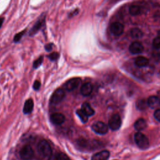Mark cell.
Wrapping results in <instances>:
<instances>
[{
  "label": "cell",
  "instance_id": "cell-1",
  "mask_svg": "<svg viewBox=\"0 0 160 160\" xmlns=\"http://www.w3.org/2000/svg\"><path fill=\"white\" fill-rule=\"evenodd\" d=\"M46 25V15L44 14H42L33 24L32 28L28 32V34L29 36L32 37L35 36L39 31L42 30L43 28Z\"/></svg>",
  "mask_w": 160,
  "mask_h": 160
},
{
  "label": "cell",
  "instance_id": "cell-2",
  "mask_svg": "<svg viewBox=\"0 0 160 160\" xmlns=\"http://www.w3.org/2000/svg\"><path fill=\"white\" fill-rule=\"evenodd\" d=\"M134 141L137 146L141 149H145L149 147V142L148 138L140 131L134 134Z\"/></svg>",
  "mask_w": 160,
  "mask_h": 160
},
{
  "label": "cell",
  "instance_id": "cell-3",
  "mask_svg": "<svg viewBox=\"0 0 160 160\" xmlns=\"http://www.w3.org/2000/svg\"><path fill=\"white\" fill-rule=\"evenodd\" d=\"M38 149L39 153L44 157H49L52 154V149L49 143L45 139L41 140L38 144Z\"/></svg>",
  "mask_w": 160,
  "mask_h": 160
},
{
  "label": "cell",
  "instance_id": "cell-4",
  "mask_svg": "<svg viewBox=\"0 0 160 160\" xmlns=\"http://www.w3.org/2000/svg\"><path fill=\"white\" fill-rule=\"evenodd\" d=\"M81 79L79 78H72L68 80L63 87L64 89L68 91H71L76 89L81 84Z\"/></svg>",
  "mask_w": 160,
  "mask_h": 160
},
{
  "label": "cell",
  "instance_id": "cell-5",
  "mask_svg": "<svg viewBox=\"0 0 160 160\" xmlns=\"http://www.w3.org/2000/svg\"><path fill=\"white\" fill-rule=\"evenodd\" d=\"M34 155V151L30 145L24 146L19 151V156L23 160H30Z\"/></svg>",
  "mask_w": 160,
  "mask_h": 160
},
{
  "label": "cell",
  "instance_id": "cell-6",
  "mask_svg": "<svg viewBox=\"0 0 160 160\" xmlns=\"http://www.w3.org/2000/svg\"><path fill=\"white\" fill-rule=\"evenodd\" d=\"M65 96V92L62 88H59L56 89L52 94L50 102L52 104H58L61 102Z\"/></svg>",
  "mask_w": 160,
  "mask_h": 160
},
{
  "label": "cell",
  "instance_id": "cell-7",
  "mask_svg": "<svg viewBox=\"0 0 160 160\" xmlns=\"http://www.w3.org/2000/svg\"><path fill=\"white\" fill-rule=\"evenodd\" d=\"M109 127L113 131L118 130L121 126V119L119 114H113L109 120Z\"/></svg>",
  "mask_w": 160,
  "mask_h": 160
},
{
  "label": "cell",
  "instance_id": "cell-8",
  "mask_svg": "<svg viewBox=\"0 0 160 160\" xmlns=\"http://www.w3.org/2000/svg\"><path fill=\"white\" fill-rule=\"evenodd\" d=\"M92 129L97 134H105L108 131V127L103 122L97 121L92 125Z\"/></svg>",
  "mask_w": 160,
  "mask_h": 160
},
{
  "label": "cell",
  "instance_id": "cell-9",
  "mask_svg": "<svg viewBox=\"0 0 160 160\" xmlns=\"http://www.w3.org/2000/svg\"><path fill=\"white\" fill-rule=\"evenodd\" d=\"M110 31L115 36H119L124 31V26L119 22H112L110 25Z\"/></svg>",
  "mask_w": 160,
  "mask_h": 160
},
{
  "label": "cell",
  "instance_id": "cell-10",
  "mask_svg": "<svg viewBox=\"0 0 160 160\" xmlns=\"http://www.w3.org/2000/svg\"><path fill=\"white\" fill-rule=\"evenodd\" d=\"M143 49L144 47L142 44L139 41L132 42L129 47V50L130 52L133 54H140L143 51Z\"/></svg>",
  "mask_w": 160,
  "mask_h": 160
},
{
  "label": "cell",
  "instance_id": "cell-11",
  "mask_svg": "<svg viewBox=\"0 0 160 160\" xmlns=\"http://www.w3.org/2000/svg\"><path fill=\"white\" fill-rule=\"evenodd\" d=\"M51 122L56 125H61L65 121V116L61 113H54L50 117Z\"/></svg>",
  "mask_w": 160,
  "mask_h": 160
},
{
  "label": "cell",
  "instance_id": "cell-12",
  "mask_svg": "<svg viewBox=\"0 0 160 160\" xmlns=\"http://www.w3.org/2000/svg\"><path fill=\"white\" fill-rule=\"evenodd\" d=\"M110 153L107 150H102L94 154L91 160H108L109 157Z\"/></svg>",
  "mask_w": 160,
  "mask_h": 160
},
{
  "label": "cell",
  "instance_id": "cell-13",
  "mask_svg": "<svg viewBox=\"0 0 160 160\" xmlns=\"http://www.w3.org/2000/svg\"><path fill=\"white\" fill-rule=\"evenodd\" d=\"M92 90V86L91 83L86 82L81 88V93L84 96H88L91 94Z\"/></svg>",
  "mask_w": 160,
  "mask_h": 160
},
{
  "label": "cell",
  "instance_id": "cell-14",
  "mask_svg": "<svg viewBox=\"0 0 160 160\" xmlns=\"http://www.w3.org/2000/svg\"><path fill=\"white\" fill-rule=\"evenodd\" d=\"M135 64L139 68L146 67L149 64V60L144 56H138L135 59Z\"/></svg>",
  "mask_w": 160,
  "mask_h": 160
},
{
  "label": "cell",
  "instance_id": "cell-15",
  "mask_svg": "<svg viewBox=\"0 0 160 160\" xmlns=\"http://www.w3.org/2000/svg\"><path fill=\"white\" fill-rule=\"evenodd\" d=\"M33 108H34L33 100L32 99H28V100L26 101L24 103V108H23V112L26 114H30L32 111Z\"/></svg>",
  "mask_w": 160,
  "mask_h": 160
},
{
  "label": "cell",
  "instance_id": "cell-16",
  "mask_svg": "<svg viewBox=\"0 0 160 160\" xmlns=\"http://www.w3.org/2000/svg\"><path fill=\"white\" fill-rule=\"evenodd\" d=\"M159 102H160V101L159 98L155 96H151L148 99V106L152 109L156 108L159 105Z\"/></svg>",
  "mask_w": 160,
  "mask_h": 160
},
{
  "label": "cell",
  "instance_id": "cell-17",
  "mask_svg": "<svg viewBox=\"0 0 160 160\" xmlns=\"http://www.w3.org/2000/svg\"><path fill=\"white\" fill-rule=\"evenodd\" d=\"M81 109L88 116H91L94 115V110L92 108L91 105L87 102H84L82 106H81Z\"/></svg>",
  "mask_w": 160,
  "mask_h": 160
},
{
  "label": "cell",
  "instance_id": "cell-18",
  "mask_svg": "<svg viewBox=\"0 0 160 160\" xmlns=\"http://www.w3.org/2000/svg\"><path fill=\"white\" fill-rule=\"evenodd\" d=\"M146 127V122L142 118H139L134 123V128L138 131H141L144 129Z\"/></svg>",
  "mask_w": 160,
  "mask_h": 160
},
{
  "label": "cell",
  "instance_id": "cell-19",
  "mask_svg": "<svg viewBox=\"0 0 160 160\" xmlns=\"http://www.w3.org/2000/svg\"><path fill=\"white\" fill-rule=\"evenodd\" d=\"M141 8L139 6L136 4L131 5L129 7V13L132 16H137L141 13Z\"/></svg>",
  "mask_w": 160,
  "mask_h": 160
},
{
  "label": "cell",
  "instance_id": "cell-20",
  "mask_svg": "<svg viewBox=\"0 0 160 160\" xmlns=\"http://www.w3.org/2000/svg\"><path fill=\"white\" fill-rule=\"evenodd\" d=\"M148 106V100L146 101L144 99H139L136 102V107L139 110H144V109H146L147 108Z\"/></svg>",
  "mask_w": 160,
  "mask_h": 160
},
{
  "label": "cell",
  "instance_id": "cell-21",
  "mask_svg": "<svg viewBox=\"0 0 160 160\" xmlns=\"http://www.w3.org/2000/svg\"><path fill=\"white\" fill-rule=\"evenodd\" d=\"M130 34H131V36L133 38H136V39L140 38L143 35V33H142V31L139 28H132L131 30Z\"/></svg>",
  "mask_w": 160,
  "mask_h": 160
},
{
  "label": "cell",
  "instance_id": "cell-22",
  "mask_svg": "<svg viewBox=\"0 0 160 160\" xmlns=\"http://www.w3.org/2000/svg\"><path fill=\"white\" fill-rule=\"evenodd\" d=\"M76 114L81 119V121L85 123L88 121V116L81 109H78L76 111Z\"/></svg>",
  "mask_w": 160,
  "mask_h": 160
},
{
  "label": "cell",
  "instance_id": "cell-23",
  "mask_svg": "<svg viewBox=\"0 0 160 160\" xmlns=\"http://www.w3.org/2000/svg\"><path fill=\"white\" fill-rule=\"evenodd\" d=\"M26 29H24V30H22V31H20V32L16 33V34L14 35V38H13V42H14V43H18V42H19L21 40L22 38L24 36V34H26Z\"/></svg>",
  "mask_w": 160,
  "mask_h": 160
},
{
  "label": "cell",
  "instance_id": "cell-24",
  "mask_svg": "<svg viewBox=\"0 0 160 160\" xmlns=\"http://www.w3.org/2000/svg\"><path fill=\"white\" fill-rule=\"evenodd\" d=\"M43 59H44V57L43 56H40L37 59H36L32 64V67L34 69H37L38 68L42 63L43 62Z\"/></svg>",
  "mask_w": 160,
  "mask_h": 160
},
{
  "label": "cell",
  "instance_id": "cell-25",
  "mask_svg": "<svg viewBox=\"0 0 160 160\" xmlns=\"http://www.w3.org/2000/svg\"><path fill=\"white\" fill-rule=\"evenodd\" d=\"M49 59L51 61H55L59 58V53L58 52H52L47 56Z\"/></svg>",
  "mask_w": 160,
  "mask_h": 160
},
{
  "label": "cell",
  "instance_id": "cell-26",
  "mask_svg": "<svg viewBox=\"0 0 160 160\" xmlns=\"http://www.w3.org/2000/svg\"><path fill=\"white\" fill-rule=\"evenodd\" d=\"M56 155L57 160H71L69 158L64 152H58Z\"/></svg>",
  "mask_w": 160,
  "mask_h": 160
},
{
  "label": "cell",
  "instance_id": "cell-27",
  "mask_svg": "<svg viewBox=\"0 0 160 160\" xmlns=\"http://www.w3.org/2000/svg\"><path fill=\"white\" fill-rule=\"evenodd\" d=\"M152 46L156 49H160V36L155 38L152 41Z\"/></svg>",
  "mask_w": 160,
  "mask_h": 160
},
{
  "label": "cell",
  "instance_id": "cell-28",
  "mask_svg": "<svg viewBox=\"0 0 160 160\" xmlns=\"http://www.w3.org/2000/svg\"><path fill=\"white\" fill-rule=\"evenodd\" d=\"M79 12V8H76L74 10H72V11H71L69 14H68V18H74V16H77Z\"/></svg>",
  "mask_w": 160,
  "mask_h": 160
},
{
  "label": "cell",
  "instance_id": "cell-29",
  "mask_svg": "<svg viewBox=\"0 0 160 160\" xmlns=\"http://www.w3.org/2000/svg\"><path fill=\"white\" fill-rule=\"evenodd\" d=\"M54 47V44L52 42H49V43H48L46 44L45 46H44V49L46 51L48 52H50L52 50V48Z\"/></svg>",
  "mask_w": 160,
  "mask_h": 160
},
{
  "label": "cell",
  "instance_id": "cell-30",
  "mask_svg": "<svg viewBox=\"0 0 160 160\" xmlns=\"http://www.w3.org/2000/svg\"><path fill=\"white\" fill-rule=\"evenodd\" d=\"M154 116L155 119L160 122V109H158L154 111Z\"/></svg>",
  "mask_w": 160,
  "mask_h": 160
},
{
  "label": "cell",
  "instance_id": "cell-31",
  "mask_svg": "<svg viewBox=\"0 0 160 160\" xmlns=\"http://www.w3.org/2000/svg\"><path fill=\"white\" fill-rule=\"evenodd\" d=\"M32 87H33V89L34 90H36V91L38 90L40 88V87H41V82L39 81H37V80L35 81L34 84H33Z\"/></svg>",
  "mask_w": 160,
  "mask_h": 160
},
{
  "label": "cell",
  "instance_id": "cell-32",
  "mask_svg": "<svg viewBox=\"0 0 160 160\" xmlns=\"http://www.w3.org/2000/svg\"><path fill=\"white\" fill-rule=\"evenodd\" d=\"M48 160H57L56 159V155H52L51 154L49 157H48Z\"/></svg>",
  "mask_w": 160,
  "mask_h": 160
},
{
  "label": "cell",
  "instance_id": "cell-33",
  "mask_svg": "<svg viewBox=\"0 0 160 160\" xmlns=\"http://www.w3.org/2000/svg\"><path fill=\"white\" fill-rule=\"evenodd\" d=\"M4 17H0V29L2 28V24L4 23Z\"/></svg>",
  "mask_w": 160,
  "mask_h": 160
},
{
  "label": "cell",
  "instance_id": "cell-34",
  "mask_svg": "<svg viewBox=\"0 0 160 160\" xmlns=\"http://www.w3.org/2000/svg\"><path fill=\"white\" fill-rule=\"evenodd\" d=\"M158 35H159L158 36H160V30H159V32H158Z\"/></svg>",
  "mask_w": 160,
  "mask_h": 160
}]
</instances>
